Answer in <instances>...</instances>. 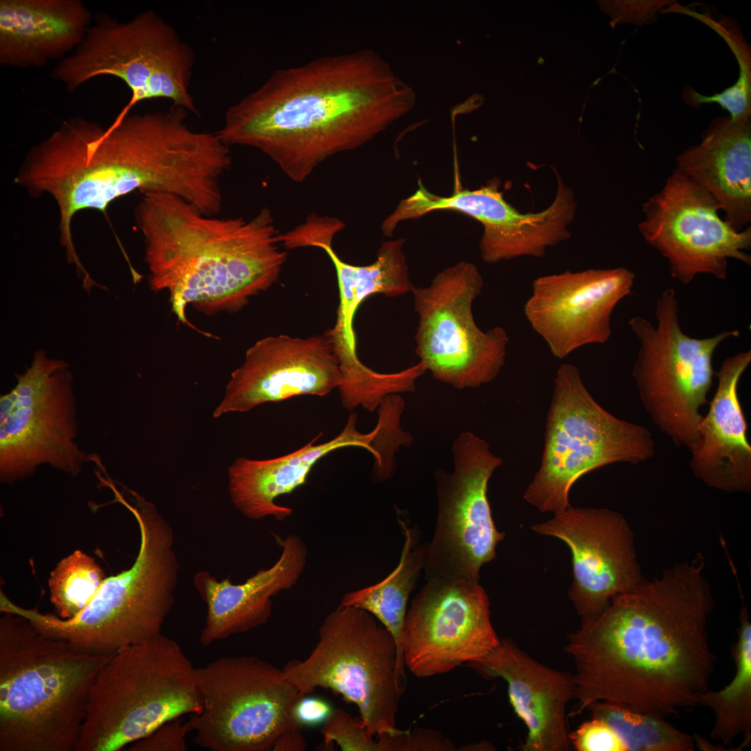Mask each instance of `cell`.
Returning a JSON list of instances; mask_svg holds the SVG:
<instances>
[{"label":"cell","mask_w":751,"mask_h":751,"mask_svg":"<svg viewBox=\"0 0 751 751\" xmlns=\"http://www.w3.org/2000/svg\"><path fill=\"white\" fill-rule=\"evenodd\" d=\"M705 558L675 564L615 597L567 637L580 713L595 702L677 717L700 705L716 656L709 642L715 599Z\"/></svg>","instance_id":"obj_1"},{"label":"cell","mask_w":751,"mask_h":751,"mask_svg":"<svg viewBox=\"0 0 751 751\" xmlns=\"http://www.w3.org/2000/svg\"><path fill=\"white\" fill-rule=\"evenodd\" d=\"M416 95L371 49L277 69L227 108L217 134L256 149L301 183L329 158L356 150L411 111Z\"/></svg>","instance_id":"obj_2"},{"label":"cell","mask_w":751,"mask_h":751,"mask_svg":"<svg viewBox=\"0 0 751 751\" xmlns=\"http://www.w3.org/2000/svg\"><path fill=\"white\" fill-rule=\"evenodd\" d=\"M142 195L135 216L149 283L168 291L182 323L193 326L188 305L207 314L236 312L277 281L287 252L268 207L250 219L218 218L172 194Z\"/></svg>","instance_id":"obj_3"},{"label":"cell","mask_w":751,"mask_h":751,"mask_svg":"<svg viewBox=\"0 0 751 751\" xmlns=\"http://www.w3.org/2000/svg\"><path fill=\"white\" fill-rule=\"evenodd\" d=\"M188 172L179 134L156 111L129 114L106 129L81 118L64 121L30 150L15 181L32 195L54 199L60 243L68 262L81 268L71 230L78 211H104L111 202L136 190L177 194Z\"/></svg>","instance_id":"obj_4"},{"label":"cell","mask_w":751,"mask_h":751,"mask_svg":"<svg viewBox=\"0 0 751 751\" xmlns=\"http://www.w3.org/2000/svg\"><path fill=\"white\" fill-rule=\"evenodd\" d=\"M114 654L81 649L3 613L0 751H76L92 688Z\"/></svg>","instance_id":"obj_5"},{"label":"cell","mask_w":751,"mask_h":751,"mask_svg":"<svg viewBox=\"0 0 751 751\" xmlns=\"http://www.w3.org/2000/svg\"><path fill=\"white\" fill-rule=\"evenodd\" d=\"M134 502L120 494L116 502L134 516L140 547L133 565L107 577L90 604L76 617L64 620L13 603L10 612L41 631L63 638L84 650L115 653L161 633L175 603L178 563L174 535L155 506L127 489Z\"/></svg>","instance_id":"obj_6"},{"label":"cell","mask_w":751,"mask_h":751,"mask_svg":"<svg viewBox=\"0 0 751 751\" xmlns=\"http://www.w3.org/2000/svg\"><path fill=\"white\" fill-rule=\"evenodd\" d=\"M196 668L161 633L116 652L92 688L76 751H117L161 725L201 713Z\"/></svg>","instance_id":"obj_7"},{"label":"cell","mask_w":751,"mask_h":751,"mask_svg":"<svg viewBox=\"0 0 751 751\" xmlns=\"http://www.w3.org/2000/svg\"><path fill=\"white\" fill-rule=\"evenodd\" d=\"M369 612L340 604L318 629V640L303 661H289L286 679L305 695L330 688L358 707L371 736L398 737L396 714L405 679L391 633Z\"/></svg>","instance_id":"obj_8"},{"label":"cell","mask_w":751,"mask_h":751,"mask_svg":"<svg viewBox=\"0 0 751 751\" xmlns=\"http://www.w3.org/2000/svg\"><path fill=\"white\" fill-rule=\"evenodd\" d=\"M654 441L642 425L602 407L585 387L579 369L563 364L554 379L540 467L524 499L541 512L559 513L571 505L572 486L608 465H638L654 456Z\"/></svg>","instance_id":"obj_9"},{"label":"cell","mask_w":751,"mask_h":751,"mask_svg":"<svg viewBox=\"0 0 751 751\" xmlns=\"http://www.w3.org/2000/svg\"><path fill=\"white\" fill-rule=\"evenodd\" d=\"M195 56L176 30L152 10L120 22L100 15L73 54L54 68L53 76L73 91L92 79L113 76L131 95L113 120L118 123L142 101L165 99L197 114L189 90Z\"/></svg>","instance_id":"obj_10"},{"label":"cell","mask_w":751,"mask_h":751,"mask_svg":"<svg viewBox=\"0 0 751 751\" xmlns=\"http://www.w3.org/2000/svg\"><path fill=\"white\" fill-rule=\"evenodd\" d=\"M675 291L666 289L656 303V325L636 316L628 324L640 347L632 369L640 400L653 423L677 446L688 449L697 437L702 407L715 372L713 355L738 330L706 338L687 335L679 324Z\"/></svg>","instance_id":"obj_11"},{"label":"cell","mask_w":751,"mask_h":751,"mask_svg":"<svg viewBox=\"0 0 751 751\" xmlns=\"http://www.w3.org/2000/svg\"><path fill=\"white\" fill-rule=\"evenodd\" d=\"M201 713L189 720L195 743L210 751H268L300 729L304 697L282 669L255 656H221L196 668Z\"/></svg>","instance_id":"obj_12"},{"label":"cell","mask_w":751,"mask_h":751,"mask_svg":"<svg viewBox=\"0 0 751 751\" xmlns=\"http://www.w3.org/2000/svg\"><path fill=\"white\" fill-rule=\"evenodd\" d=\"M0 397V481L13 484L42 465L76 476L88 455L76 442V401L70 364L35 352Z\"/></svg>","instance_id":"obj_13"},{"label":"cell","mask_w":751,"mask_h":751,"mask_svg":"<svg viewBox=\"0 0 751 751\" xmlns=\"http://www.w3.org/2000/svg\"><path fill=\"white\" fill-rule=\"evenodd\" d=\"M483 286L476 266L461 261L414 287L419 316L415 352L433 378L458 389L492 381L505 363L508 336L501 327L476 324L472 305Z\"/></svg>","instance_id":"obj_14"},{"label":"cell","mask_w":751,"mask_h":751,"mask_svg":"<svg viewBox=\"0 0 751 751\" xmlns=\"http://www.w3.org/2000/svg\"><path fill=\"white\" fill-rule=\"evenodd\" d=\"M452 450L453 472L436 477L437 520L423 569L427 579L479 581L481 567L495 558L505 536L494 525L487 496L488 481L502 460L470 432L462 433Z\"/></svg>","instance_id":"obj_15"},{"label":"cell","mask_w":751,"mask_h":751,"mask_svg":"<svg viewBox=\"0 0 751 751\" xmlns=\"http://www.w3.org/2000/svg\"><path fill=\"white\" fill-rule=\"evenodd\" d=\"M719 204L676 169L643 204L638 225L646 242L668 261L671 275L688 284L699 274L727 277L729 259L751 264V227L736 231L720 218Z\"/></svg>","instance_id":"obj_16"},{"label":"cell","mask_w":751,"mask_h":751,"mask_svg":"<svg viewBox=\"0 0 751 751\" xmlns=\"http://www.w3.org/2000/svg\"><path fill=\"white\" fill-rule=\"evenodd\" d=\"M499 640L478 581L430 577L407 611L404 663L418 677L441 675L486 657Z\"/></svg>","instance_id":"obj_17"},{"label":"cell","mask_w":751,"mask_h":751,"mask_svg":"<svg viewBox=\"0 0 751 751\" xmlns=\"http://www.w3.org/2000/svg\"><path fill=\"white\" fill-rule=\"evenodd\" d=\"M556 175L558 186L555 199L549 207L538 213H520L504 200L496 181L473 191L455 190L445 197L430 193L419 181L417 191L401 201L389 216V221L397 226L401 221L417 218L430 211L454 210L483 225L480 250L486 263L521 256L541 257L547 248L570 237L568 226L576 209L572 190L558 174Z\"/></svg>","instance_id":"obj_18"},{"label":"cell","mask_w":751,"mask_h":751,"mask_svg":"<svg viewBox=\"0 0 751 751\" xmlns=\"http://www.w3.org/2000/svg\"><path fill=\"white\" fill-rule=\"evenodd\" d=\"M531 528L540 535L558 538L570 548L574 579L568 595L581 622L598 615L615 597L633 590L645 579L633 533L615 511L570 506Z\"/></svg>","instance_id":"obj_19"},{"label":"cell","mask_w":751,"mask_h":751,"mask_svg":"<svg viewBox=\"0 0 751 751\" xmlns=\"http://www.w3.org/2000/svg\"><path fill=\"white\" fill-rule=\"evenodd\" d=\"M634 278L624 267L542 276L533 282L524 314L554 356L563 359L581 346L608 340L612 313L631 293Z\"/></svg>","instance_id":"obj_20"},{"label":"cell","mask_w":751,"mask_h":751,"mask_svg":"<svg viewBox=\"0 0 751 751\" xmlns=\"http://www.w3.org/2000/svg\"><path fill=\"white\" fill-rule=\"evenodd\" d=\"M339 357L324 332L307 338L270 336L246 351L234 371L213 417L246 412L293 396H323L341 382Z\"/></svg>","instance_id":"obj_21"},{"label":"cell","mask_w":751,"mask_h":751,"mask_svg":"<svg viewBox=\"0 0 751 751\" xmlns=\"http://www.w3.org/2000/svg\"><path fill=\"white\" fill-rule=\"evenodd\" d=\"M485 678L501 677L510 702L527 727L523 751H567L566 708L575 698L574 675L539 663L508 639L485 658L467 663Z\"/></svg>","instance_id":"obj_22"},{"label":"cell","mask_w":751,"mask_h":751,"mask_svg":"<svg viewBox=\"0 0 751 751\" xmlns=\"http://www.w3.org/2000/svg\"><path fill=\"white\" fill-rule=\"evenodd\" d=\"M356 424L357 414L350 413L342 431L325 443L314 444L323 435L320 433L304 446L283 456L267 460L238 458L228 469L232 504L248 519L273 517L282 521L293 510L277 504L275 499L305 484L314 465L329 453L344 447H362L379 460L388 446L387 429L378 422L371 433H362Z\"/></svg>","instance_id":"obj_23"},{"label":"cell","mask_w":751,"mask_h":751,"mask_svg":"<svg viewBox=\"0 0 751 751\" xmlns=\"http://www.w3.org/2000/svg\"><path fill=\"white\" fill-rule=\"evenodd\" d=\"M341 231L336 222H316L306 229L304 244L323 250L335 268L339 302L335 323L325 333L339 357L342 376L354 380L367 370L357 353L353 321L358 307L372 295L396 297L412 292L414 286L410 279L403 250L404 239L384 242L375 261L366 266H355L341 259L332 248V241Z\"/></svg>","instance_id":"obj_24"},{"label":"cell","mask_w":751,"mask_h":751,"mask_svg":"<svg viewBox=\"0 0 751 751\" xmlns=\"http://www.w3.org/2000/svg\"><path fill=\"white\" fill-rule=\"evenodd\" d=\"M751 363V350L726 358L715 376L718 386L689 451L693 474L708 487L727 493L751 490V446L738 394Z\"/></svg>","instance_id":"obj_25"},{"label":"cell","mask_w":751,"mask_h":751,"mask_svg":"<svg viewBox=\"0 0 751 751\" xmlns=\"http://www.w3.org/2000/svg\"><path fill=\"white\" fill-rule=\"evenodd\" d=\"M307 558L305 544L291 534L282 542L275 564L242 583L234 584L229 578L218 581L206 571L197 572L193 584L207 606L201 643L207 646L266 624L272 614V597L298 583Z\"/></svg>","instance_id":"obj_26"},{"label":"cell","mask_w":751,"mask_h":751,"mask_svg":"<svg viewBox=\"0 0 751 751\" xmlns=\"http://www.w3.org/2000/svg\"><path fill=\"white\" fill-rule=\"evenodd\" d=\"M677 168L707 191L741 231L751 220V117L715 118L702 141L681 152Z\"/></svg>","instance_id":"obj_27"},{"label":"cell","mask_w":751,"mask_h":751,"mask_svg":"<svg viewBox=\"0 0 751 751\" xmlns=\"http://www.w3.org/2000/svg\"><path fill=\"white\" fill-rule=\"evenodd\" d=\"M91 14L80 0H1L0 63L40 67L76 48Z\"/></svg>","instance_id":"obj_28"},{"label":"cell","mask_w":751,"mask_h":751,"mask_svg":"<svg viewBox=\"0 0 751 751\" xmlns=\"http://www.w3.org/2000/svg\"><path fill=\"white\" fill-rule=\"evenodd\" d=\"M405 542L396 568L383 580L346 593L341 604L363 609L373 615L393 636L397 648L398 668L405 678L403 633L407 604L417 579L424 568L427 544H419L416 527L411 528L401 519Z\"/></svg>","instance_id":"obj_29"},{"label":"cell","mask_w":751,"mask_h":751,"mask_svg":"<svg viewBox=\"0 0 751 751\" xmlns=\"http://www.w3.org/2000/svg\"><path fill=\"white\" fill-rule=\"evenodd\" d=\"M738 620L737 640L731 647L734 677L720 691L709 688L700 700V705L709 707L714 714L711 738L720 741L727 750L740 735L743 737L740 750L751 745V622L743 600Z\"/></svg>","instance_id":"obj_30"},{"label":"cell","mask_w":751,"mask_h":751,"mask_svg":"<svg viewBox=\"0 0 751 751\" xmlns=\"http://www.w3.org/2000/svg\"><path fill=\"white\" fill-rule=\"evenodd\" d=\"M591 718L606 722L631 751H693L692 736L683 732L665 718L640 712L609 702H595L588 708Z\"/></svg>","instance_id":"obj_31"},{"label":"cell","mask_w":751,"mask_h":751,"mask_svg":"<svg viewBox=\"0 0 751 751\" xmlns=\"http://www.w3.org/2000/svg\"><path fill=\"white\" fill-rule=\"evenodd\" d=\"M679 13L688 14L718 33L734 53L739 67L736 83L720 93L703 95L686 86L682 93L686 104L698 108L702 104L717 103L733 120L751 117V51L736 22L722 15L714 19L709 13H697L684 7L679 8Z\"/></svg>","instance_id":"obj_32"},{"label":"cell","mask_w":751,"mask_h":751,"mask_svg":"<svg viewBox=\"0 0 751 751\" xmlns=\"http://www.w3.org/2000/svg\"><path fill=\"white\" fill-rule=\"evenodd\" d=\"M106 578L95 560L81 550L63 558L48 581L56 615L64 620L76 617L90 604Z\"/></svg>","instance_id":"obj_33"},{"label":"cell","mask_w":751,"mask_h":751,"mask_svg":"<svg viewBox=\"0 0 751 751\" xmlns=\"http://www.w3.org/2000/svg\"><path fill=\"white\" fill-rule=\"evenodd\" d=\"M324 748L333 743L343 751H384L382 742L371 736L362 726L341 707L334 709L321 730Z\"/></svg>","instance_id":"obj_34"},{"label":"cell","mask_w":751,"mask_h":751,"mask_svg":"<svg viewBox=\"0 0 751 751\" xmlns=\"http://www.w3.org/2000/svg\"><path fill=\"white\" fill-rule=\"evenodd\" d=\"M570 744L578 751H627L620 736L604 720L591 718L568 734Z\"/></svg>","instance_id":"obj_35"},{"label":"cell","mask_w":751,"mask_h":751,"mask_svg":"<svg viewBox=\"0 0 751 751\" xmlns=\"http://www.w3.org/2000/svg\"><path fill=\"white\" fill-rule=\"evenodd\" d=\"M192 732L189 720L181 717L168 721L146 737L131 744L129 751H186V737Z\"/></svg>","instance_id":"obj_36"},{"label":"cell","mask_w":751,"mask_h":751,"mask_svg":"<svg viewBox=\"0 0 751 751\" xmlns=\"http://www.w3.org/2000/svg\"><path fill=\"white\" fill-rule=\"evenodd\" d=\"M675 1H602L601 8L611 15L613 24L633 23L638 25L648 24L656 19L662 11Z\"/></svg>","instance_id":"obj_37"},{"label":"cell","mask_w":751,"mask_h":751,"mask_svg":"<svg viewBox=\"0 0 751 751\" xmlns=\"http://www.w3.org/2000/svg\"><path fill=\"white\" fill-rule=\"evenodd\" d=\"M333 710L325 700L304 696L296 704L295 717L302 726H313L325 722Z\"/></svg>","instance_id":"obj_38"}]
</instances>
